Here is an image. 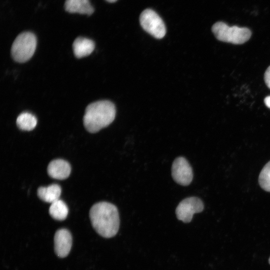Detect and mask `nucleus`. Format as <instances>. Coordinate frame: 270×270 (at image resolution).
Here are the masks:
<instances>
[{
	"label": "nucleus",
	"instance_id": "obj_15",
	"mask_svg": "<svg viewBox=\"0 0 270 270\" xmlns=\"http://www.w3.org/2000/svg\"><path fill=\"white\" fill-rule=\"evenodd\" d=\"M258 182L263 190L270 192V161L262 170L259 175Z\"/></svg>",
	"mask_w": 270,
	"mask_h": 270
},
{
	"label": "nucleus",
	"instance_id": "obj_12",
	"mask_svg": "<svg viewBox=\"0 0 270 270\" xmlns=\"http://www.w3.org/2000/svg\"><path fill=\"white\" fill-rule=\"evenodd\" d=\"M61 192V188L58 184H52L47 187H40L37 194L42 201L52 204L59 199Z\"/></svg>",
	"mask_w": 270,
	"mask_h": 270
},
{
	"label": "nucleus",
	"instance_id": "obj_4",
	"mask_svg": "<svg viewBox=\"0 0 270 270\" xmlns=\"http://www.w3.org/2000/svg\"><path fill=\"white\" fill-rule=\"evenodd\" d=\"M36 46L35 35L31 32H23L17 36L12 44V56L15 61L24 62L32 57Z\"/></svg>",
	"mask_w": 270,
	"mask_h": 270
},
{
	"label": "nucleus",
	"instance_id": "obj_10",
	"mask_svg": "<svg viewBox=\"0 0 270 270\" xmlns=\"http://www.w3.org/2000/svg\"><path fill=\"white\" fill-rule=\"evenodd\" d=\"M64 8L70 13H79L90 16L94 12V8L89 0H66Z\"/></svg>",
	"mask_w": 270,
	"mask_h": 270
},
{
	"label": "nucleus",
	"instance_id": "obj_11",
	"mask_svg": "<svg viewBox=\"0 0 270 270\" xmlns=\"http://www.w3.org/2000/svg\"><path fill=\"white\" fill-rule=\"evenodd\" d=\"M94 42L88 38L78 37L72 44L74 56L78 58H82L90 55L94 48Z\"/></svg>",
	"mask_w": 270,
	"mask_h": 270
},
{
	"label": "nucleus",
	"instance_id": "obj_16",
	"mask_svg": "<svg viewBox=\"0 0 270 270\" xmlns=\"http://www.w3.org/2000/svg\"><path fill=\"white\" fill-rule=\"evenodd\" d=\"M264 80L266 85L270 89V66L267 68L264 72Z\"/></svg>",
	"mask_w": 270,
	"mask_h": 270
},
{
	"label": "nucleus",
	"instance_id": "obj_17",
	"mask_svg": "<svg viewBox=\"0 0 270 270\" xmlns=\"http://www.w3.org/2000/svg\"><path fill=\"white\" fill-rule=\"evenodd\" d=\"M264 102L266 106L270 108V96H266L264 100Z\"/></svg>",
	"mask_w": 270,
	"mask_h": 270
},
{
	"label": "nucleus",
	"instance_id": "obj_13",
	"mask_svg": "<svg viewBox=\"0 0 270 270\" xmlns=\"http://www.w3.org/2000/svg\"><path fill=\"white\" fill-rule=\"evenodd\" d=\"M68 212V209L64 202L58 200L51 204L49 208L50 216L58 220H63L66 218Z\"/></svg>",
	"mask_w": 270,
	"mask_h": 270
},
{
	"label": "nucleus",
	"instance_id": "obj_2",
	"mask_svg": "<svg viewBox=\"0 0 270 270\" xmlns=\"http://www.w3.org/2000/svg\"><path fill=\"white\" fill-rule=\"evenodd\" d=\"M116 108L109 100H103L88 104L83 118L84 124L90 132L95 133L110 124L116 116Z\"/></svg>",
	"mask_w": 270,
	"mask_h": 270
},
{
	"label": "nucleus",
	"instance_id": "obj_9",
	"mask_svg": "<svg viewBox=\"0 0 270 270\" xmlns=\"http://www.w3.org/2000/svg\"><path fill=\"white\" fill-rule=\"evenodd\" d=\"M48 174L51 178L62 180L68 178L71 172L70 164L62 159H56L51 161L48 166Z\"/></svg>",
	"mask_w": 270,
	"mask_h": 270
},
{
	"label": "nucleus",
	"instance_id": "obj_7",
	"mask_svg": "<svg viewBox=\"0 0 270 270\" xmlns=\"http://www.w3.org/2000/svg\"><path fill=\"white\" fill-rule=\"evenodd\" d=\"M172 176L174 180L182 186H188L193 178L192 168L184 157H178L174 161L172 167Z\"/></svg>",
	"mask_w": 270,
	"mask_h": 270
},
{
	"label": "nucleus",
	"instance_id": "obj_6",
	"mask_svg": "<svg viewBox=\"0 0 270 270\" xmlns=\"http://www.w3.org/2000/svg\"><path fill=\"white\" fill-rule=\"evenodd\" d=\"M204 208L202 201L198 198H187L181 201L176 208L177 218L184 222H190L196 213L202 212Z\"/></svg>",
	"mask_w": 270,
	"mask_h": 270
},
{
	"label": "nucleus",
	"instance_id": "obj_18",
	"mask_svg": "<svg viewBox=\"0 0 270 270\" xmlns=\"http://www.w3.org/2000/svg\"><path fill=\"white\" fill-rule=\"evenodd\" d=\"M106 0L110 2H116L117 0Z\"/></svg>",
	"mask_w": 270,
	"mask_h": 270
},
{
	"label": "nucleus",
	"instance_id": "obj_14",
	"mask_svg": "<svg viewBox=\"0 0 270 270\" xmlns=\"http://www.w3.org/2000/svg\"><path fill=\"white\" fill-rule=\"evenodd\" d=\"M37 124L36 116L28 112L20 114L16 119V124L20 129L22 130H32Z\"/></svg>",
	"mask_w": 270,
	"mask_h": 270
},
{
	"label": "nucleus",
	"instance_id": "obj_3",
	"mask_svg": "<svg viewBox=\"0 0 270 270\" xmlns=\"http://www.w3.org/2000/svg\"><path fill=\"white\" fill-rule=\"evenodd\" d=\"M212 30L218 40L234 44H241L250 38L252 32L247 28H240L234 26H230L222 22L213 24Z\"/></svg>",
	"mask_w": 270,
	"mask_h": 270
},
{
	"label": "nucleus",
	"instance_id": "obj_5",
	"mask_svg": "<svg viewBox=\"0 0 270 270\" xmlns=\"http://www.w3.org/2000/svg\"><path fill=\"white\" fill-rule=\"evenodd\" d=\"M143 29L156 38H162L166 34V28L161 18L154 10L146 9L140 16Z\"/></svg>",
	"mask_w": 270,
	"mask_h": 270
},
{
	"label": "nucleus",
	"instance_id": "obj_8",
	"mask_svg": "<svg viewBox=\"0 0 270 270\" xmlns=\"http://www.w3.org/2000/svg\"><path fill=\"white\" fill-rule=\"evenodd\" d=\"M54 251L60 258L66 256L71 249L72 236L70 232L66 229L58 230L54 236Z\"/></svg>",
	"mask_w": 270,
	"mask_h": 270
},
{
	"label": "nucleus",
	"instance_id": "obj_1",
	"mask_svg": "<svg viewBox=\"0 0 270 270\" xmlns=\"http://www.w3.org/2000/svg\"><path fill=\"white\" fill-rule=\"evenodd\" d=\"M89 215L94 228L102 236L110 238L118 233L120 218L114 204L106 202H98L92 206Z\"/></svg>",
	"mask_w": 270,
	"mask_h": 270
}]
</instances>
